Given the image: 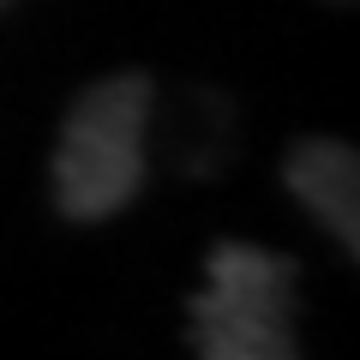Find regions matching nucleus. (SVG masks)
Masks as SVG:
<instances>
[{
	"instance_id": "nucleus-1",
	"label": "nucleus",
	"mask_w": 360,
	"mask_h": 360,
	"mask_svg": "<svg viewBox=\"0 0 360 360\" xmlns=\"http://www.w3.org/2000/svg\"><path fill=\"white\" fill-rule=\"evenodd\" d=\"M144 127H150V78L144 72H108L72 96L54 139V210L66 222H108L144 193L150 156H144Z\"/></svg>"
},
{
	"instance_id": "nucleus-2",
	"label": "nucleus",
	"mask_w": 360,
	"mask_h": 360,
	"mask_svg": "<svg viewBox=\"0 0 360 360\" xmlns=\"http://www.w3.org/2000/svg\"><path fill=\"white\" fill-rule=\"evenodd\" d=\"M295 283L300 264L288 252H264L252 240H217L205 252V288L186 300L193 348L205 360L295 354Z\"/></svg>"
},
{
	"instance_id": "nucleus-3",
	"label": "nucleus",
	"mask_w": 360,
	"mask_h": 360,
	"mask_svg": "<svg viewBox=\"0 0 360 360\" xmlns=\"http://www.w3.org/2000/svg\"><path fill=\"white\" fill-rule=\"evenodd\" d=\"M283 186L324 229V240L354 264L360 258V150L348 139H295L283 156Z\"/></svg>"
},
{
	"instance_id": "nucleus-4",
	"label": "nucleus",
	"mask_w": 360,
	"mask_h": 360,
	"mask_svg": "<svg viewBox=\"0 0 360 360\" xmlns=\"http://www.w3.org/2000/svg\"><path fill=\"white\" fill-rule=\"evenodd\" d=\"M319 6H354V0H319Z\"/></svg>"
},
{
	"instance_id": "nucleus-5",
	"label": "nucleus",
	"mask_w": 360,
	"mask_h": 360,
	"mask_svg": "<svg viewBox=\"0 0 360 360\" xmlns=\"http://www.w3.org/2000/svg\"><path fill=\"white\" fill-rule=\"evenodd\" d=\"M13 6H18V0H0V13H13Z\"/></svg>"
}]
</instances>
